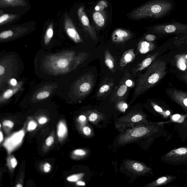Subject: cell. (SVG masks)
I'll return each instance as SVG.
<instances>
[{
	"label": "cell",
	"mask_w": 187,
	"mask_h": 187,
	"mask_svg": "<svg viewBox=\"0 0 187 187\" xmlns=\"http://www.w3.org/2000/svg\"><path fill=\"white\" fill-rule=\"evenodd\" d=\"M167 73L166 62L161 59L155 61L138 79L132 99L137 98L154 86Z\"/></svg>",
	"instance_id": "cell-1"
},
{
	"label": "cell",
	"mask_w": 187,
	"mask_h": 187,
	"mask_svg": "<svg viewBox=\"0 0 187 187\" xmlns=\"http://www.w3.org/2000/svg\"><path fill=\"white\" fill-rule=\"evenodd\" d=\"M164 123H150L136 126L122 132L117 140L119 144L129 143L143 138L167 137V132L164 127Z\"/></svg>",
	"instance_id": "cell-2"
},
{
	"label": "cell",
	"mask_w": 187,
	"mask_h": 187,
	"mask_svg": "<svg viewBox=\"0 0 187 187\" xmlns=\"http://www.w3.org/2000/svg\"><path fill=\"white\" fill-rule=\"evenodd\" d=\"M173 4L167 0H152L132 10L128 14L132 20L162 17L171 11Z\"/></svg>",
	"instance_id": "cell-3"
},
{
	"label": "cell",
	"mask_w": 187,
	"mask_h": 187,
	"mask_svg": "<svg viewBox=\"0 0 187 187\" xmlns=\"http://www.w3.org/2000/svg\"><path fill=\"white\" fill-rule=\"evenodd\" d=\"M150 123L144 113L139 111H133L118 119L115 127L119 131L123 132L135 126Z\"/></svg>",
	"instance_id": "cell-4"
},
{
	"label": "cell",
	"mask_w": 187,
	"mask_h": 187,
	"mask_svg": "<svg viewBox=\"0 0 187 187\" xmlns=\"http://www.w3.org/2000/svg\"><path fill=\"white\" fill-rule=\"evenodd\" d=\"M74 54L73 52H71L50 57L46 64L48 68L54 73L66 72L68 71L71 63L75 60Z\"/></svg>",
	"instance_id": "cell-5"
},
{
	"label": "cell",
	"mask_w": 187,
	"mask_h": 187,
	"mask_svg": "<svg viewBox=\"0 0 187 187\" xmlns=\"http://www.w3.org/2000/svg\"><path fill=\"white\" fill-rule=\"evenodd\" d=\"M161 160L174 166L187 164V146L173 149L161 157Z\"/></svg>",
	"instance_id": "cell-6"
},
{
	"label": "cell",
	"mask_w": 187,
	"mask_h": 187,
	"mask_svg": "<svg viewBox=\"0 0 187 187\" xmlns=\"http://www.w3.org/2000/svg\"><path fill=\"white\" fill-rule=\"evenodd\" d=\"M154 33L161 34H178L187 35V25L180 23L156 25L153 27Z\"/></svg>",
	"instance_id": "cell-7"
},
{
	"label": "cell",
	"mask_w": 187,
	"mask_h": 187,
	"mask_svg": "<svg viewBox=\"0 0 187 187\" xmlns=\"http://www.w3.org/2000/svg\"><path fill=\"white\" fill-rule=\"evenodd\" d=\"M95 83L94 76L88 73L77 82L75 86V91L79 96H84L91 92Z\"/></svg>",
	"instance_id": "cell-8"
},
{
	"label": "cell",
	"mask_w": 187,
	"mask_h": 187,
	"mask_svg": "<svg viewBox=\"0 0 187 187\" xmlns=\"http://www.w3.org/2000/svg\"><path fill=\"white\" fill-rule=\"evenodd\" d=\"M124 165L126 169L136 175L143 176L152 173L150 167L138 161L128 160Z\"/></svg>",
	"instance_id": "cell-9"
},
{
	"label": "cell",
	"mask_w": 187,
	"mask_h": 187,
	"mask_svg": "<svg viewBox=\"0 0 187 187\" xmlns=\"http://www.w3.org/2000/svg\"><path fill=\"white\" fill-rule=\"evenodd\" d=\"M168 94L170 98L181 106L187 115V92L171 88L168 90Z\"/></svg>",
	"instance_id": "cell-10"
},
{
	"label": "cell",
	"mask_w": 187,
	"mask_h": 187,
	"mask_svg": "<svg viewBox=\"0 0 187 187\" xmlns=\"http://www.w3.org/2000/svg\"><path fill=\"white\" fill-rule=\"evenodd\" d=\"M77 15L83 28L87 31L90 36L94 40L97 41L98 38L96 31L90 24L89 18L84 11L83 6L79 8L77 10Z\"/></svg>",
	"instance_id": "cell-11"
},
{
	"label": "cell",
	"mask_w": 187,
	"mask_h": 187,
	"mask_svg": "<svg viewBox=\"0 0 187 187\" xmlns=\"http://www.w3.org/2000/svg\"><path fill=\"white\" fill-rule=\"evenodd\" d=\"M64 25L65 30L67 35L75 43H80L82 41L72 20L68 15L66 14L65 15Z\"/></svg>",
	"instance_id": "cell-12"
},
{
	"label": "cell",
	"mask_w": 187,
	"mask_h": 187,
	"mask_svg": "<svg viewBox=\"0 0 187 187\" xmlns=\"http://www.w3.org/2000/svg\"><path fill=\"white\" fill-rule=\"evenodd\" d=\"M125 75L124 77L122 80L119 86L115 90L114 93L111 96V100L112 102L119 101L123 99L125 95L128 90V87L126 85L125 82L128 78Z\"/></svg>",
	"instance_id": "cell-13"
},
{
	"label": "cell",
	"mask_w": 187,
	"mask_h": 187,
	"mask_svg": "<svg viewBox=\"0 0 187 187\" xmlns=\"http://www.w3.org/2000/svg\"><path fill=\"white\" fill-rule=\"evenodd\" d=\"M131 37L129 31L123 29L115 30L112 35V40L115 43H122L129 39Z\"/></svg>",
	"instance_id": "cell-14"
},
{
	"label": "cell",
	"mask_w": 187,
	"mask_h": 187,
	"mask_svg": "<svg viewBox=\"0 0 187 187\" xmlns=\"http://www.w3.org/2000/svg\"><path fill=\"white\" fill-rule=\"evenodd\" d=\"M175 176L167 175L161 176L154 181L147 184L146 185L147 187H155L165 185L174 181L176 179Z\"/></svg>",
	"instance_id": "cell-15"
},
{
	"label": "cell",
	"mask_w": 187,
	"mask_h": 187,
	"mask_svg": "<svg viewBox=\"0 0 187 187\" xmlns=\"http://www.w3.org/2000/svg\"><path fill=\"white\" fill-rule=\"evenodd\" d=\"M158 55V52H156V53L153 54L152 55L145 59L141 63L138 65L135 70H134L133 71L134 74L135 75L138 72H140V71L147 68L148 67L150 66L154 61Z\"/></svg>",
	"instance_id": "cell-16"
},
{
	"label": "cell",
	"mask_w": 187,
	"mask_h": 187,
	"mask_svg": "<svg viewBox=\"0 0 187 187\" xmlns=\"http://www.w3.org/2000/svg\"><path fill=\"white\" fill-rule=\"evenodd\" d=\"M27 3L25 0H0V8H5L25 6Z\"/></svg>",
	"instance_id": "cell-17"
},
{
	"label": "cell",
	"mask_w": 187,
	"mask_h": 187,
	"mask_svg": "<svg viewBox=\"0 0 187 187\" xmlns=\"http://www.w3.org/2000/svg\"><path fill=\"white\" fill-rule=\"evenodd\" d=\"M136 57L134 50L133 49H129L124 53L120 61V65L121 67H125L133 61Z\"/></svg>",
	"instance_id": "cell-18"
},
{
	"label": "cell",
	"mask_w": 187,
	"mask_h": 187,
	"mask_svg": "<svg viewBox=\"0 0 187 187\" xmlns=\"http://www.w3.org/2000/svg\"><path fill=\"white\" fill-rule=\"evenodd\" d=\"M175 129L179 137L182 140H187V119H185L182 123H176Z\"/></svg>",
	"instance_id": "cell-19"
},
{
	"label": "cell",
	"mask_w": 187,
	"mask_h": 187,
	"mask_svg": "<svg viewBox=\"0 0 187 187\" xmlns=\"http://www.w3.org/2000/svg\"><path fill=\"white\" fill-rule=\"evenodd\" d=\"M155 48V45L152 42L142 41L138 43V49L140 54H146L152 51Z\"/></svg>",
	"instance_id": "cell-20"
},
{
	"label": "cell",
	"mask_w": 187,
	"mask_h": 187,
	"mask_svg": "<svg viewBox=\"0 0 187 187\" xmlns=\"http://www.w3.org/2000/svg\"><path fill=\"white\" fill-rule=\"evenodd\" d=\"M105 63L106 66L113 72L115 66L114 60L110 52L108 49H106L105 52Z\"/></svg>",
	"instance_id": "cell-21"
},
{
	"label": "cell",
	"mask_w": 187,
	"mask_h": 187,
	"mask_svg": "<svg viewBox=\"0 0 187 187\" xmlns=\"http://www.w3.org/2000/svg\"><path fill=\"white\" fill-rule=\"evenodd\" d=\"M177 66L181 70H185L186 68L187 63V54H179L176 57Z\"/></svg>",
	"instance_id": "cell-22"
},
{
	"label": "cell",
	"mask_w": 187,
	"mask_h": 187,
	"mask_svg": "<svg viewBox=\"0 0 187 187\" xmlns=\"http://www.w3.org/2000/svg\"><path fill=\"white\" fill-rule=\"evenodd\" d=\"M94 22L98 26L101 27L103 26L105 24V19L103 15L100 12H94L93 16Z\"/></svg>",
	"instance_id": "cell-23"
},
{
	"label": "cell",
	"mask_w": 187,
	"mask_h": 187,
	"mask_svg": "<svg viewBox=\"0 0 187 187\" xmlns=\"http://www.w3.org/2000/svg\"><path fill=\"white\" fill-rule=\"evenodd\" d=\"M18 16L16 14H6L1 15L0 16V25L2 26L6 23L11 21Z\"/></svg>",
	"instance_id": "cell-24"
},
{
	"label": "cell",
	"mask_w": 187,
	"mask_h": 187,
	"mask_svg": "<svg viewBox=\"0 0 187 187\" xmlns=\"http://www.w3.org/2000/svg\"><path fill=\"white\" fill-rule=\"evenodd\" d=\"M54 35V25L52 23L49 25L46 31L44 42L45 45H47L53 37Z\"/></svg>",
	"instance_id": "cell-25"
},
{
	"label": "cell",
	"mask_w": 187,
	"mask_h": 187,
	"mask_svg": "<svg viewBox=\"0 0 187 187\" xmlns=\"http://www.w3.org/2000/svg\"><path fill=\"white\" fill-rule=\"evenodd\" d=\"M113 86V83H108L103 84L99 89L97 93L98 96H101L109 92Z\"/></svg>",
	"instance_id": "cell-26"
},
{
	"label": "cell",
	"mask_w": 187,
	"mask_h": 187,
	"mask_svg": "<svg viewBox=\"0 0 187 187\" xmlns=\"http://www.w3.org/2000/svg\"><path fill=\"white\" fill-rule=\"evenodd\" d=\"M67 132L66 126L62 122L59 123L58 127V134L59 137L63 138L66 135Z\"/></svg>",
	"instance_id": "cell-27"
},
{
	"label": "cell",
	"mask_w": 187,
	"mask_h": 187,
	"mask_svg": "<svg viewBox=\"0 0 187 187\" xmlns=\"http://www.w3.org/2000/svg\"><path fill=\"white\" fill-rule=\"evenodd\" d=\"M18 88L15 89H8L4 92L2 98L4 100H7L11 98L17 91H18Z\"/></svg>",
	"instance_id": "cell-28"
},
{
	"label": "cell",
	"mask_w": 187,
	"mask_h": 187,
	"mask_svg": "<svg viewBox=\"0 0 187 187\" xmlns=\"http://www.w3.org/2000/svg\"><path fill=\"white\" fill-rule=\"evenodd\" d=\"M14 35V31L12 30L4 31L0 33V39L5 40L9 39L13 36Z\"/></svg>",
	"instance_id": "cell-29"
},
{
	"label": "cell",
	"mask_w": 187,
	"mask_h": 187,
	"mask_svg": "<svg viewBox=\"0 0 187 187\" xmlns=\"http://www.w3.org/2000/svg\"><path fill=\"white\" fill-rule=\"evenodd\" d=\"M151 105H152L153 108H154L155 110L159 113L160 114L162 115L163 117H168L166 115V113L167 110L166 111H164L161 107L155 104L154 102H151Z\"/></svg>",
	"instance_id": "cell-30"
},
{
	"label": "cell",
	"mask_w": 187,
	"mask_h": 187,
	"mask_svg": "<svg viewBox=\"0 0 187 187\" xmlns=\"http://www.w3.org/2000/svg\"><path fill=\"white\" fill-rule=\"evenodd\" d=\"M84 174H74L68 176L67 178V180L69 182H75L80 179L82 177Z\"/></svg>",
	"instance_id": "cell-31"
},
{
	"label": "cell",
	"mask_w": 187,
	"mask_h": 187,
	"mask_svg": "<svg viewBox=\"0 0 187 187\" xmlns=\"http://www.w3.org/2000/svg\"><path fill=\"white\" fill-rule=\"evenodd\" d=\"M50 94L49 91H42L39 92L37 95V98L38 100H41L44 99L49 97Z\"/></svg>",
	"instance_id": "cell-32"
},
{
	"label": "cell",
	"mask_w": 187,
	"mask_h": 187,
	"mask_svg": "<svg viewBox=\"0 0 187 187\" xmlns=\"http://www.w3.org/2000/svg\"><path fill=\"white\" fill-rule=\"evenodd\" d=\"M117 108L122 112H124L126 109L128 108V105L124 101H119L117 104Z\"/></svg>",
	"instance_id": "cell-33"
},
{
	"label": "cell",
	"mask_w": 187,
	"mask_h": 187,
	"mask_svg": "<svg viewBox=\"0 0 187 187\" xmlns=\"http://www.w3.org/2000/svg\"><path fill=\"white\" fill-rule=\"evenodd\" d=\"M98 117V115L96 112H92L89 117V120L91 122H94L97 120Z\"/></svg>",
	"instance_id": "cell-34"
},
{
	"label": "cell",
	"mask_w": 187,
	"mask_h": 187,
	"mask_svg": "<svg viewBox=\"0 0 187 187\" xmlns=\"http://www.w3.org/2000/svg\"><path fill=\"white\" fill-rule=\"evenodd\" d=\"M37 127V124L35 121H31L29 122L28 127V131H34Z\"/></svg>",
	"instance_id": "cell-35"
},
{
	"label": "cell",
	"mask_w": 187,
	"mask_h": 187,
	"mask_svg": "<svg viewBox=\"0 0 187 187\" xmlns=\"http://www.w3.org/2000/svg\"><path fill=\"white\" fill-rule=\"evenodd\" d=\"M73 153L77 156H85L86 154V151L83 150V149H77L73 151Z\"/></svg>",
	"instance_id": "cell-36"
},
{
	"label": "cell",
	"mask_w": 187,
	"mask_h": 187,
	"mask_svg": "<svg viewBox=\"0 0 187 187\" xmlns=\"http://www.w3.org/2000/svg\"><path fill=\"white\" fill-rule=\"evenodd\" d=\"M145 39L147 41L149 42L154 41L156 39V37L155 35L149 34L146 35Z\"/></svg>",
	"instance_id": "cell-37"
},
{
	"label": "cell",
	"mask_w": 187,
	"mask_h": 187,
	"mask_svg": "<svg viewBox=\"0 0 187 187\" xmlns=\"http://www.w3.org/2000/svg\"><path fill=\"white\" fill-rule=\"evenodd\" d=\"M54 142V138L52 136H49L46 140V144L48 146H50L53 144Z\"/></svg>",
	"instance_id": "cell-38"
},
{
	"label": "cell",
	"mask_w": 187,
	"mask_h": 187,
	"mask_svg": "<svg viewBox=\"0 0 187 187\" xmlns=\"http://www.w3.org/2000/svg\"><path fill=\"white\" fill-rule=\"evenodd\" d=\"M83 132L85 135L89 136L91 133V130L90 127L86 126L83 128Z\"/></svg>",
	"instance_id": "cell-39"
},
{
	"label": "cell",
	"mask_w": 187,
	"mask_h": 187,
	"mask_svg": "<svg viewBox=\"0 0 187 187\" xmlns=\"http://www.w3.org/2000/svg\"><path fill=\"white\" fill-rule=\"evenodd\" d=\"M3 125L4 126H7L8 127L12 128L13 127L14 124L12 121L10 120H5L3 122Z\"/></svg>",
	"instance_id": "cell-40"
},
{
	"label": "cell",
	"mask_w": 187,
	"mask_h": 187,
	"mask_svg": "<svg viewBox=\"0 0 187 187\" xmlns=\"http://www.w3.org/2000/svg\"><path fill=\"white\" fill-rule=\"evenodd\" d=\"M176 43L178 44L179 43L181 44L185 43L187 45V35L178 40L176 41Z\"/></svg>",
	"instance_id": "cell-41"
},
{
	"label": "cell",
	"mask_w": 187,
	"mask_h": 187,
	"mask_svg": "<svg viewBox=\"0 0 187 187\" xmlns=\"http://www.w3.org/2000/svg\"><path fill=\"white\" fill-rule=\"evenodd\" d=\"M50 167H51V166L49 163H45L44 166V171L46 173H48L50 171Z\"/></svg>",
	"instance_id": "cell-42"
},
{
	"label": "cell",
	"mask_w": 187,
	"mask_h": 187,
	"mask_svg": "<svg viewBox=\"0 0 187 187\" xmlns=\"http://www.w3.org/2000/svg\"><path fill=\"white\" fill-rule=\"evenodd\" d=\"M47 122V119L45 117H42L39 119V123L40 124H44Z\"/></svg>",
	"instance_id": "cell-43"
},
{
	"label": "cell",
	"mask_w": 187,
	"mask_h": 187,
	"mask_svg": "<svg viewBox=\"0 0 187 187\" xmlns=\"http://www.w3.org/2000/svg\"><path fill=\"white\" fill-rule=\"evenodd\" d=\"M11 161L12 167L14 169L15 168L17 165V161L16 159L13 157L11 159Z\"/></svg>",
	"instance_id": "cell-44"
},
{
	"label": "cell",
	"mask_w": 187,
	"mask_h": 187,
	"mask_svg": "<svg viewBox=\"0 0 187 187\" xmlns=\"http://www.w3.org/2000/svg\"><path fill=\"white\" fill-rule=\"evenodd\" d=\"M125 83L128 87H131L133 85V82L131 80L129 79L126 80Z\"/></svg>",
	"instance_id": "cell-45"
},
{
	"label": "cell",
	"mask_w": 187,
	"mask_h": 187,
	"mask_svg": "<svg viewBox=\"0 0 187 187\" xmlns=\"http://www.w3.org/2000/svg\"><path fill=\"white\" fill-rule=\"evenodd\" d=\"M5 72V68L2 65H0V75H3Z\"/></svg>",
	"instance_id": "cell-46"
},
{
	"label": "cell",
	"mask_w": 187,
	"mask_h": 187,
	"mask_svg": "<svg viewBox=\"0 0 187 187\" xmlns=\"http://www.w3.org/2000/svg\"><path fill=\"white\" fill-rule=\"evenodd\" d=\"M10 83L11 84L12 86H16L17 85V82L16 79H12L10 81Z\"/></svg>",
	"instance_id": "cell-47"
},
{
	"label": "cell",
	"mask_w": 187,
	"mask_h": 187,
	"mask_svg": "<svg viewBox=\"0 0 187 187\" xmlns=\"http://www.w3.org/2000/svg\"><path fill=\"white\" fill-rule=\"evenodd\" d=\"M79 120L82 121H85L86 119V118L84 115H81L79 117Z\"/></svg>",
	"instance_id": "cell-48"
},
{
	"label": "cell",
	"mask_w": 187,
	"mask_h": 187,
	"mask_svg": "<svg viewBox=\"0 0 187 187\" xmlns=\"http://www.w3.org/2000/svg\"><path fill=\"white\" fill-rule=\"evenodd\" d=\"M77 184L79 186H85L86 185L85 182L81 181L77 182Z\"/></svg>",
	"instance_id": "cell-49"
},
{
	"label": "cell",
	"mask_w": 187,
	"mask_h": 187,
	"mask_svg": "<svg viewBox=\"0 0 187 187\" xmlns=\"http://www.w3.org/2000/svg\"><path fill=\"white\" fill-rule=\"evenodd\" d=\"M3 136L2 133V131H0V142L2 143L3 141Z\"/></svg>",
	"instance_id": "cell-50"
},
{
	"label": "cell",
	"mask_w": 187,
	"mask_h": 187,
	"mask_svg": "<svg viewBox=\"0 0 187 187\" xmlns=\"http://www.w3.org/2000/svg\"><path fill=\"white\" fill-rule=\"evenodd\" d=\"M183 79L184 81L187 83V71L184 75Z\"/></svg>",
	"instance_id": "cell-51"
},
{
	"label": "cell",
	"mask_w": 187,
	"mask_h": 187,
	"mask_svg": "<svg viewBox=\"0 0 187 187\" xmlns=\"http://www.w3.org/2000/svg\"><path fill=\"white\" fill-rule=\"evenodd\" d=\"M16 187H22L23 186L22 185H21L20 184H18L17 185H16Z\"/></svg>",
	"instance_id": "cell-52"
}]
</instances>
